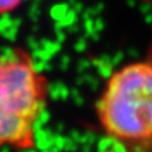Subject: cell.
I'll return each instance as SVG.
<instances>
[{
  "label": "cell",
  "instance_id": "cell-1",
  "mask_svg": "<svg viewBox=\"0 0 152 152\" xmlns=\"http://www.w3.org/2000/svg\"><path fill=\"white\" fill-rule=\"evenodd\" d=\"M95 113L110 152H152V47L109 75Z\"/></svg>",
  "mask_w": 152,
  "mask_h": 152
},
{
  "label": "cell",
  "instance_id": "cell-2",
  "mask_svg": "<svg viewBox=\"0 0 152 152\" xmlns=\"http://www.w3.org/2000/svg\"><path fill=\"white\" fill-rule=\"evenodd\" d=\"M49 97V78L28 49L17 46L0 52V151L37 148Z\"/></svg>",
  "mask_w": 152,
  "mask_h": 152
},
{
  "label": "cell",
  "instance_id": "cell-3",
  "mask_svg": "<svg viewBox=\"0 0 152 152\" xmlns=\"http://www.w3.org/2000/svg\"><path fill=\"white\" fill-rule=\"evenodd\" d=\"M24 0H0V16L16 11Z\"/></svg>",
  "mask_w": 152,
  "mask_h": 152
}]
</instances>
